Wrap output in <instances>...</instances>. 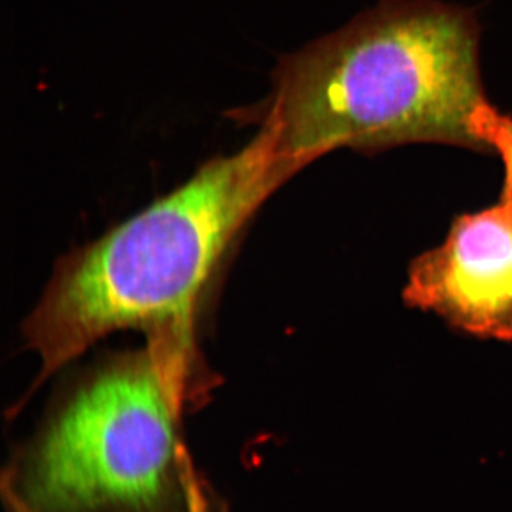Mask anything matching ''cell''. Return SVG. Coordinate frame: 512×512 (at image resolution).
I'll list each match as a JSON object with an SVG mask.
<instances>
[{
  "instance_id": "obj_2",
  "label": "cell",
  "mask_w": 512,
  "mask_h": 512,
  "mask_svg": "<svg viewBox=\"0 0 512 512\" xmlns=\"http://www.w3.org/2000/svg\"><path fill=\"white\" fill-rule=\"evenodd\" d=\"M269 128L215 158L57 268L26 336L43 376L124 329H191L195 303L239 231L298 173Z\"/></svg>"
},
{
  "instance_id": "obj_3",
  "label": "cell",
  "mask_w": 512,
  "mask_h": 512,
  "mask_svg": "<svg viewBox=\"0 0 512 512\" xmlns=\"http://www.w3.org/2000/svg\"><path fill=\"white\" fill-rule=\"evenodd\" d=\"M191 329L87 377L12 468L13 512H157L188 460L180 414Z\"/></svg>"
},
{
  "instance_id": "obj_6",
  "label": "cell",
  "mask_w": 512,
  "mask_h": 512,
  "mask_svg": "<svg viewBox=\"0 0 512 512\" xmlns=\"http://www.w3.org/2000/svg\"><path fill=\"white\" fill-rule=\"evenodd\" d=\"M184 512H211L207 497L202 491L195 474L192 473L191 464L188 463L183 476Z\"/></svg>"
},
{
  "instance_id": "obj_4",
  "label": "cell",
  "mask_w": 512,
  "mask_h": 512,
  "mask_svg": "<svg viewBox=\"0 0 512 512\" xmlns=\"http://www.w3.org/2000/svg\"><path fill=\"white\" fill-rule=\"evenodd\" d=\"M403 298L477 338L512 340V207L464 214L410 266Z\"/></svg>"
},
{
  "instance_id": "obj_5",
  "label": "cell",
  "mask_w": 512,
  "mask_h": 512,
  "mask_svg": "<svg viewBox=\"0 0 512 512\" xmlns=\"http://www.w3.org/2000/svg\"><path fill=\"white\" fill-rule=\"evenodd\" d=\"M470 128L483 150L490 148L503 160L505 177L501 201L512 207V117L500 113L485 100L471 116Z\"/></svg>"
},
{
  "instance_id": "obj_1",
  "label": "cell",
  "mask_w": 512,
  "mask_h": 512,
  "mask_svg": "<svg viewBox=\"0 0 512 512\" xmlns=\"http://www.w3.org/2000/svg\"><path fill=\"white\" fill-rule=\"evenodd\" d=\"M480 25L434 0H380L276 67L258 121L301 171L336 148L446 143L483 150L471 116L483 101Z\"/></svg>"
}]
</instances>
